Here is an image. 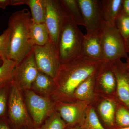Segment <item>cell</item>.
<instances>
[{
  "mask_svg": "<svg viewBox=\"0 0 129 129\" xmlns=\"http://www.w3.org/2000/svg\"><path fill=\"white\" fill-rule=\"evenodd\" d=\"M8 6H14V0H0V8L5 9Z\"/></svg>",
  "mask_w": 129,
  "mask_h": 129,
  "instance_id": "obj_30",
  "label": "cell"
},
{
  "mask_svg": "<svg viewBox=\"0 0 129 129\" xmlns=\"http://www.w3.org/2000/svg\"><path fill=\"white\" fill-rule=\"evenodd\" d=\"M31 22L30 13L26 8L13 13L9 17L8 27L11 32V41L8 59L18 63L32 51L30 40Z\"/></svg>",
  "mask_w": 129,
  "mask_h": 129,
  "instance_id": "obj_2",
  "label": "cell"
},
{
  "mask_svg": "<svg viewBox=\"0 0 129 129\" xmlns=\"http://www.w3.org/2000/svg\"><path fill=\"white\" fill-rule=\"evenodd\" d=\"M0 65V85L11 84L14 81V71L17 63L10 59L2 60Z\"/></svg>",
  "mask_w": 129,
  "mask_h": 129,
  "instance_id": "obj_22",
  "label": "cell"
},
{
  "mask_svg": "<svg viewBox=\"0 0 129 129\" xmlns=\"http://www.w3.org/2000/svg\"><path fill=\"white\" fill-rule=\"evenodd\" d=\"M11 32L8 27L0 35V58L2 60L8 58L10 50Z\"/></svg>",
  "mask_w": 129,
  "mask_h": 129,
  "instance_id": "obj_27",
  "label": "cell"
},
{
  "mask_svg": "<svg viewBox=\"0 0 129 129\" xmlns=\"http://www.w3.org/2000/svg\"><path fill=\"white\" fill-rule=\"evenodd\" d=\"M109 65L116 79L118 98L129 109V69L127 64L118 59L109 62Z\"/></svg>",
  "mask_w": 129,
  "mask_h": 129,
  "instance_id": "obj_12",
  "label": "cell"
},
{
  "mask_svg": "<svg viewBox=\"0 0 129 129\" xmlns=\"http://www.w3.org/2000/svg\"><path fill=\"white\" fill-rule=\"evenodd\" d=\"M84 35L78 25L68 17L61 29L57 47L61 63L81 56Z\"/></svg>",
  "mask_w": 129,
  "mask_h": 129,
  "instance_id": "obj_3",
  "label": "cell"
},
{
  "mask_svg": "<svg viewBox=\"0 0 129 129\" xmlns=\"http://www.w3.org/2000/svg\"><path fill=\"white\" fill-rule=\"evenodd\" d=\"M125 42L127 53H129V38L125 41Z\"/></svg>",
  "mask_w": 129,
  "mask_h": 129,
  "instance_id": "obj_32",
  "label": "cell"
},
{
  "mask_svg": "<svg viewBox=\"0 0 129 129\" xmlns=\"http://www.w3.org/2000/svg\"><path fill=\"white\" fill-rule=\"evenodd\" d=\"M115 27L124 40L129 38V16L122 10L115 23Z\"/></svg>",
  "mask_w": 129,
  "mask_h": 129,
  "instance_id": "obj_25",
  "label": "cell"
},
{
  "mask_svg": "<svg viewBox=\"0 0 129 129\" xmlns=\"http://www.w3.org/2000/svg\"><path fill=\"white\" fill-rule=\"evenodd\" d=\"M86 106L80 102H55V111L58 114L67 128L74 127L85 117Z\"/></svg>",
  "mask_w": 129,
  "mask_h": 129,
  "instance_id": "obj_11",
  "label": "cell"
},
{
  "mask_svg": "<svg viewBox=\"0 0 129 129\" xmlns=\"http://www.w3.org/2000/svg\"><path fill=\"white\" fill-rule=\"evenodd\" d=\"M1 61H2V60L1 58H0V62H1Z\"/></svg>",
  "mask_w": 129,
  "mask_h": 129,
  "instance_id": "obj_37",
  "label": "cell"
},
{
  "mask_svg": "<svg viewBox=\"0 0 129 129\" xmlns=\"http://www.w3.org/2000/svg\"><path fill=\"white\" fill-rule=\"evenodd\" d=\"M127 59V65L128 66V68L129 69V57H128Z\"/></svg>",
  "mask_w": 129,
  "mask_h": 129,
  "instance_id": "obj_33",
  "label": "cell"
},
{
  "mask_svg": "<svg viewBox=\"0 0 129 129\" xmlns=\"http://www.w3.org/2000/svg\"><path fill=\"white\" fill-rule=\"evenodd\" d=\"M87 33H99L104 24L101 1L77 0Z\"/></svg>",
  "mask_w": 129,
  "mask_h": 129,
  "instance_id": "obj_9",
  "label": "cell"
},
{
  "mask_svg": "<svg viewBox=\"0 0 129 129\" xmlns=\"http://www.w3.org/2000/svg\"><path fill=\"white\" fill-rule=\"evenodd\" d=\"M117 129H129V127H124V128H118Z\"/></svg>",
  "mask_w": 129,
  "mask_h": 129,
  "instance_id": "obj_35",
  "label": "cell"
},
{
  "mask_svg": "<svg viewBox=\"0 0 129 129\" xmlns=\"http://www.w3.org/2000/svg\"><path fill=\"white\" fill-rule=\"evenodd\" d=\"M102 12L104 23L114 26L122 10L123 0H102Z\"/></svg>",
  "mask_w": 129,
  "mask_h": 129,
  "instance_id": "obj_14",
  "label": "cell"
},
{
  "mask_svg": "<svg viewBox=\"0 0 129 129\" xmlns=\"http://www.w3.org/2000/svg\"><path fill=\"white\" fill-rule=\"evenodd\" d=\"M106 62L80 56L60 63L54 79L55 89L51 98L55 102H73L76 88L90 76L97 73Z\"/></svg>",
  "mask_w": 129,
  "mask_h": 129,
  "instance_id": "obj_1",
  "label": "cell"
},
{
  "mask_svg": "<svg viewBox=\"0 0 129 129\" xmlns=\"http://www.w3.org/2000/svg\"><path fill=\"white\" fill-rule=\"evenodd\" d=\"M0 129H12L6 117L0 118Z\"/></svg>",
  "mask_w": 129,
  "mask_h": 129,
  "instance_id": "obj_29",
  "label": "cell"
},
{
  "mask_svg": "<svg viewBox=\"0 0 129 129\" xmlns=\"http://www.w3.org/2000/svg\"><path fill=\"white\" fill-rule=\"evenodd\" d=\"M68 16L78 25H84L83 16L77 0H60Z\"/></svg>",
  "mask_w": 129,
  "mask_h": 129,
  "instance_id": "obj_21",
  "label": "cell"
},
{
  "mask_svg": "<svg viewBox=\"0 0 129 129\" xmlns=\"http://www.w3.org/2000/svg\"><path fill=\"white\" fill-rule=\"evenodd\" d=\"M122 10L129 16V0H123Z\"/></svg>",
  "mask_w": 129,
  "mask_h": 129,
  "instance_id": "obj_31",
  "label": "cell"
},
{
  "mask_svg": "<svg viewBox=\"0 0 129 129\" xmlns=\"http://www.w3.org/2000/svg\"><path fill=\"white\" fill-rule=\"evenodd\" d=\"M69 129H80L79 128L76 127H72V128H69Z\"/></svg>",
  "mask_w": 129,
  "mask_h": 129,
  "instance_id": "obj_34",
  "label": "cell"
},
{
  "mask_svg": "<svg viewBox=\"0 0 129 129\" xmlns=\"http://www.w3.org/2000/svg\"><path fill=\"white\" fill-rule=\"evenodd\" d=\"M117 107L115 115V123L118 128L129 127V109L124 105Z\"/></svg>",
  "mask_w": 129,
  "mask_h": 129,
  "instance_id": "obj_26",
  "label": "cell"
},
{
  "mask_svg": "<svg viewBox=\"0 0 129 129\" xmlns=\"http://www.w3.org/2000/svg\"><path fill=\"white\" fill-rule=\"evenodd\" d=\"M12 83L0 85V118L6 117L9 91Z\"/></svg>",
  "mask_w": 129,
  "mask_h": 129,
  "instance_id": "obj_28",
  "label": "cell"
},
{
  "mask_svg": "<svg viewBox=\"0 0 129 129\" xmlns=\"http://www.w3.org/2000/svg\"><path fill=\"white\" fill-rule=\"evenodd\" d=\"M117 107L115 102L110 99L104 100L98 106V111L103 120L110 127L113 126L115 124Z\"/></svg>",
  "mask_w": 129,
  "mask_h": 129,
  "instance_id": "obj_20",
  "label": "cell"
},
{
  "mask_svg": "<svg viewBox=\"0 0 129 129\" xmlns=\"http://www.w3.org/2000/svg\"><path fill=\"white\" fill-rule=\"evenodd\" d=\"M81 56L95 61H103L99 32L84 35Z\"/></svg>",
  "mask_w": 129,
  "mask_h": 129,
  "instance_id": "obj_13",
  "label": "cell"
},
{
  "mask_svg": "<svg viewBox=\"0 0 129 129\" xmlns=\"http://www.w3.org/2000/svg\"><path fill=\"white\" fill-rule=\"evenodd\" d=\"M39 72L32 51L17 63L14 71V81L22 91L30 90Z\"/></svg>",
  "mask_w": 129,
  "mask_h": 129,
  "instance_id": "obj_10",
  "label": "cell"
},
{
  "mask_svg": "<svg viewBox=\"0 0 129 129\" xmlns=\"http://www.w3.org/2000/svg\"><path fill=\"white\" fill-rule=\"evenodd\" d=\"M25 5L30 8L32 22L36 23H45L46 0H26Z\"/></svg>",
  "mask_w": 129,
  "mask_h": 129,
  "instance_id": "obj_19",
  "label": "cell"
},
{
  "mask_svg": "<svg viewBox=\"0 0 129 129\" xmlns=\"http://www.w3.org/2000/svg\"><path fill=\"white\" fill-rule=\"evenodd\" d=\"M23 129H32L31 128H29V127H25V128H24Z\"/></svg>",
  "mask_w": 129,
  "mask_h": 129,
  "instance_id": "obj_36",
  "label": "cell"
},
{
  "mask_svg": "<svg viewBox=\"0 0 129 129\" xmlns=\"http://www.w3.org/2000/svg\"><path fill=\"white\" fill-rule=\"evenodd\" d=\"M99 33L103 61L110 62L128 58L125 42L115 25L104 23Z\"/></svg>",
  "mask_w": 129,
  "mask_h": 129,
  "instance_id": "obj_5",
  "label": "cell"
},
{
  "mask_svg": "<svg viewBox=\"0 0 129 129\" xmlns=\"http://www.w3.org/2000/svg\"><path fill=\"white\" fill-rule=\"evenodd\" d=\"M68 17L60 0H46L45 23L51 40L56 47L62 25Z\"/></svg>",
  "mask_w": 129,
  "mask_h": 129,
  "instance_id": "obj_8",
  "label": "cell"
},
{
  "mask_svg": "<svg viewBox=\"0 0 129 129\" xmlns=\"http://www.w3.org/2000/svg\"><path fill=\"white\" fill-rule=\"evenodd\" d=\"M6 118L12 129L35 128L25 105L22 91L14 81L10 87Z\"/></svg>",
  "mask_w": 129,
  "mask_h": 129,
  "instance_id": "obj_4",
  "label": "cell"
},
{
  "mask_svg": "<svg viewBox=\"0 0 129 129\" xmlns=\"http://www.w3.org/2000/svg\"><path fill=\"white\" fill-rule=\"evenodd\" d=\"M50 39L46 25L44 23L31 22L30 29V42L32 46H42Z\"/></svg>",
  "mask_w": 129,
  "mask_h": 129,
  "instance_id": "obj_17",
  "label": "cell"
},
{
  "mask_svg": "<svg viewBox=\"0 0 129 129\" xmlns=\"http://www.w3.org/2000/svg\"><path fill=\"white\" fill-rule=\"evenodd\" d=\"M98 73L90 76L78 86L74 92V98L82 101H86L92 99Z\"/></svg>",
  "mask_w": 129,
  "mask_h": 129,
  "instance_id": "obj_18",
  "label": "cell"
},
{
  "mask_svg": "<svg viewBox=\"0 0 129 129\" xmlns=\"http://www.w3.org/2000/svg\"><path fill=\"white\" fill-rule=\"evenodd\" d=\"M25 105L35 127H39L55 111V102L29 90L22 91Z\"/></svg>",
  "mask_w": 129,
  "mask_h": 129,
  "instance_id": "obj_6",
  "label": "cell"
},
{
  "mask_svg": "<svg viewBox=\"0 0 129 129\" xmlns=\"http://www.w3.org/2000/svg\"><path fill=\"white\" fill-rule=\"evenodd\" d=\"M67 128L65 122L55 111L41 125L34 129H66Z\"/></svg>",
  "mask_w": 129,
  "mask_h": 129,
  "instance_id": "obj_24",
  "label": "cell"
},
{
  "mask_svg": "<svg viewBox=\"0 0 129 129\" xmlns=\"http://www.w3.org/2000/svg\"><path fill=\"white\" fill-rule=\"evenodd\" d=\"M85 117L80 129H105L100 122L94 109L91 107L86 109Z\"/></svg>",
  "mask_w": 129,
  "mask_h": 129,
  "instance_id": "obj_23",
  "label": "cell"
},
{
  "mask_svg": "<svg viewBox=\"0 0 129 129\" xmlns=\"http://www.w3.org/2000/svg\"><path fill=\"white\" fill-rule=\"evenodd\" d=\"M55 89L54 79L48 75L39 71L30 90L43 96L50 97Z\"/></svg>",
  "mask_w": 129,
  "mask_h": 129,
  "instance_id": "obj_15",
  "label": "cell"
},
{
  "mask_svg": "<svg viewBox=\"0 0 129 129\" xmlns=\"http://www.w3.org/2000/svg\"><path fill=\"white\" fill-rule=\"evenodd\" d=\"M96 81L106 92L110 93L116 88V80L109 62H107L97 74Z\"/></svg>",
  "mask_w": 129,
  "mask_h": 129,
  "instance_id": "obj_16",
  "label": "cell"
},
{
  "mask_svg": "<svg viewBox=\"0 0 129 129\" xmlns=\"http://www.w3.org/2000/svg\"><path fill=\"white\" fill-rule=\"evenodd\" d=\"M32 51L39 71L54 79L61 63L56 46L50 39L44 45L33 46Z\"/></svg>",
  "mask_w": 129,
  "mask_h": 129,
  "instance_id": "obj_7",
  "label": "cell"
}]
</instances>
